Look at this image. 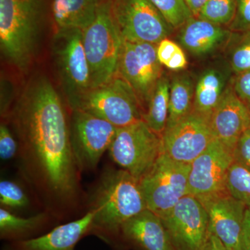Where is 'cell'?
<instances>
[{
	"label": "cell",
	"mask_w": 250,
	"mask_h": 250,
	"mask_svg": "<svg viewBox=\"0 0 250 250\" xmlns=\"http://www.w3.org/2000/svg\"><path fill=\"white\" fill-rule=\"evenodd\" d=\"M215 139L233 152L237 142L250 126V112L246 104L237 95L233 85L225 89L210 118Z\"/></svg>",
	"instance_id": "16"
},
{
	"label": "cell",
	"mask_w": 250,
	"mask_h": 250,
	"mask_svg": "<svg viewBox=\"0 0 250 250\" xmlns=\"http://www.w3.org/2000/svg\"><path fill=\"white\" fill-rule=\"evenodd\" d=\"M207 210L210 231L229 250H241V236L247 208L228 190L197 198Z\"/></svg>",
	"instance_id": "15"
},
{
	"label": "cell",
	"mask_w": 250,
	"mask_h": 250,
	"mask_svg": "<svg viewBox=\"0 0 250 250\" xmlns=\"http://www.w3.org/2000/svg\"><path fill=\"white\" fill-rule=\"evenodd\" d=\"M170 86V82L163 75L156 83L143 115V120L148 126L161 136L165 131L168 117Z\"/></svg>",
	"instance_id": "24"
},
{
	"label": "cell",
	"mask_w": 250,
	"mask_h": 250,
	"mask_svg": "<svg viewBox=\"0 0 250 250\" xmlns=\"http://www.w3.org/2000/svg\"><path fill=\"white\" fill-rule=\"evenodd\" d=\"M193 17L197 18L199 13L208 0H184Z\"/></svg>",
	"instance_id": "36"
},
{
	"label": "cell",
	"mask_w": 250,
	"mask_h": 250,
	"mask_svg": "<svg viewBox=\"0 0 250 250\" xmlns=\"http://www.w3.org/2000/svg\"><path fill=\"white\" fill-rule=\"evenodd\" d=\"M233 163V152L218 139H213L190 164L189 195L200 198L228 190L227 177Z\"/></svg>",
	"instance_id": "14"
},
{
	"label": "cell",
	"mask_w": 250,
	"mask_h": 250,
	"mask_svg": "<svg viewBox=\"0 0 250 250\" xmlns=\"http://www.w3.org/2000/svg\"><path fill=\"white\" fill-rule=\"evenodd\" d=\"M108 151L113 162L139 181L162 154V139L142 120L118 128Z\"/></svg>",
	"instance_id": "7"
},
{
	"label": "cell",
	"mask_w": 250,
	"mask_h": 250,
	"mask_svg": "<svg viewBox=\"0 0 250 250\" xmlns=\"http://www.w3.org/2000/svg\"><path fill=\"white\" fill-rule=\"evenodd\" d=\"M0 205L10 210L23 209L29 207V199L20 184L2 179L0 182Z\"/></svg>",
	"instance_id": "28"
},
{
	"label": "cell",
	"mask_w": 250,
	"mask_h": 250,
	"mask_svg": "<svg viewBox=\"0 0 250 250\" xmlns=\"http://www.w3.org/2000/svg\"><path fill=\"white\" fill-rule=\"evenodd\" d=\"M123 244L139 250H176L161 219L148 208L122 227L119 248Z\"/></svg>",
	"instance_id": "18"
},
{
	"label": "cell",
	"mask_w": 250,
	"mask_h": 250,
	"mask_svg": "<svg viewBox=\"0 0 250 250\" xmlns=\"http://www.w3.org/2000/svg\"><path fill=\"white\" fill-rule=\"evenodd\" d=\"M195 88L191 79L187 75L174 77L170 83L168 117L166 129L173 126L193 110Z\"/></svg>",
	"instance_id": "23"
},
{
	"label": "cell",
	"mask_w": 250,
	"mask_h": 250,
	"mask_svg": "<svg viewBox=\"0 0 250 250\" xmlns=\"http://www.w3.org/2000/svg\"><path fill=\"white\" fill-rule=\"evenodd\" d=\"M205 250H229L221 241L218 239V237L215 236L213 233L210 232L209 238L207 242Z\"/></svg>",
	"instance_id": "37"
},
{
	"label": "cell",
	"mask_w": 250,
	"mask_h": 250,
	"mask_svg": "<svg viewBox=\"0 0 250 250\" xmlns=\"http://www.w3.org/2000/svg\"><path fill=\"white\" fill-rule=\"evenodd\" d=\"M249 109H250V108H249Z\"/></svg>",
	"instance_id": "38"
},
{
	"label": "cell",
	"mask_w": 250,
	"mask_h": 250,
	"mask_svg": "<svg viewBox=\"0 0 250 250\" xmlns=\"http://www.w3.org/2000/svg\"><path fill=\"white\" fill-rule=\"evenodd\" d=\"M241 250H250V208L247 207L241 236Z\"/></svg>",
	"instance_id": "35"
},
{
	"label": "cell",
	"mask_w": 250,
	"mask_h": 250,
	"mask_svg": "<svg viewBox=\"0 0 250 250\" xmlns=\"http://www.w3.org/2000/svg\"><path fill=\"white\" fill-rule=\"evenodd\" d=\"M99 3L98 0H54L52 15L56 31L84 30L95 21Z\"/></svg>",
	"instance_id": "21"
},
{
	"label": "cell",
	"mask_w": 250,
	"mask_h": 250,
	"mask_svg": "<svg viewBox=\"0 0 250 250\" xmlns=\"http://www.w3.org/2000/svg\"><path fill=\"white\" fill-rule=\"evenodd\" d=\"M76 109L103 118L117 128L143 120V108L136 92L118 73L106 83L90 89Z\"/></svg>",
	"instance_id": "6"
},
{
	"label": "cell",
	"mask_w": 250,
	"mask_h": 250,
	"mask_svg": "<svg viewBox=\"0 0 250 250\" xmlns=\"http://www.w3.org/2000/svg\"><path fill=\"white\" fill-rule=\"evenodd\" d=\"M225 77L219 70H207L199 79L195 88L193 110L209 120L223 98Z\"/></svg>",
	"instance_id": "22"
},
{
	"label": "cell",
	"mask_w": 250,
	"mask_h": 250,
	"mask_svg": "<svg viewBox=\"0 0 250 250\" xmlns=\"http://www.w3.org/2000/svg\"><path fill=\"white\" fill-rule=\"evenodd\" d=\"M226 187L229 192L250 208V172L233 162L229 170Z\"/></svg>",
	"instance_id": "26"
},
{
	"label": "cell",
	"mask_w": 250,
	"mask_h": 250,
	"mask_svg": "<svg viewBox=\"0 0 250 250\" xmlns=\"http://www.w3.org/2000/svg\"><path fill=\"white\" fill-rule=\"evenodd\" d=\"M161 139L163 152L179 162L191 164L215 137L209 120L192 110L173 126L166 129Z\"/></svg>",
	"instance_id": "13"
},
{
	"label": "cell",
	"mask_w": 250,
	"mask_h": 250,
	"mask_svg": "<svg viewBox=\"0 0 250 250\" xmlns=\"http://www.w3.org/2000/svg\"><path fill=\"white\" fill-rule=\"evenodd\" d=\"M233 156V162L250 172V126L237 142Z\"/></svg>",
	"instance_id": "32"
},
{
	"label": "cell",
	"mask_w": 250,
	"mask_h": 250,
	"mask_svg": "<svg viewBox=\"0 0 250 250\" xmlns=\"http://www.w3.org/2000/svg\"><path fill=\"white\" fill-rule=\"evenodd\" d=\"M118 129L109 122L88 112L72 110L70 142L81 172L98 167L102 156L111 147Z\"/></svg>",
	"instance_id": "10"
},
{
	"label": "cell",
	"mask_w": 250,
	"mask_h": 250,
	"mask_svg": "<svg viewBox=\"0 0 250 250\" xmlns=\"http://www.w3.org/2000/svg\"><path fill=\"white\" fill-rule=\"evenodd\" d=\"M156 54L161 65L170 70H182L187 65V57L183 49L170 39H164L158 44Z\"/></svg>",
	"instance_id": "29"
},
{
	"label": "cell",
	"mask_w": 250,
	"mask_h": 250,
	"mask_svg": "<svg viewBox=\"0 0 250 250\" xmlns=\"http://www.w3.org/2000/svg\"><path fill=\"white\" fill-rule=\"evenodd\" d=\"M111 13L123 41L158 45L173 30L150 0H111Z\"/></svg>",
	"instance_id": "9"
},
{
	"label": "cell",
	"mask_w": 250,
	"mask_h": 250,
	"mask_svg": "<svg viewBox=\"0 0 250 250\" xmlns=\"http://www.w3.org/2000/svg\"><path fill=\"white\" fill-rule=\"evenodd\" d=\"M19 150L18 143L9 128L4 123L0 125V158L2 161L11 160Z\"/></svg>",
	"instance_id": "31"
},
{
	"label": "cell",
	"mask_w": 250,
	"mask_h": 250,
	"mask_svg": "<svg viewBox=\"0 0 250 250\" xmlns=\"http://www.w3.org/2000/svg\"><path fill=\"white\" fill-rule=\"evenodd\" d=\"M231 65L238 75L250 70V31L244 32L233 49Z\"/></svg>",
	"instance_id": "30"
},
{
	"label": "cell",
	"mask_w": 250,
	"mask_h": 250,
	"mask_svg": "<svg viewBox=\"0 0 250 250\" xmlns=\"http://www.w3.org/2000/svg\"><path fill=\"white\" fill-rule=\"evenodd\" d=\"M156 44L123 41L118 72L134 88L143 109L147 107L162 75Z\"/></svg>",
	"instance_id": "12"
},
{
	"label": "cell",
	"mask_w": 250,
	"mask_h": 250,
	"mask_svg": "<svg viewBox=\"0 0 250 250\" xmlns=\"http://www.w3.org/2000/svg\"><path fill=\"white\" fill-rule=\"evenodd\" d=\"M94 213L61 224L41 236L25 241L5 242L1 250H76L77 244L90 235Z\"/></svg>",
	"instance_id": "17"
},
{
	"label": "cell",
	"mask_w": 250,
	"mask_h": 250,
	"mask_svg": "<svg viewBox=\"0 0 250 250\" xmlns=\"http://www.w3.org/2000/svg\"><path fill=\"white\" fill-rule=\"evenodd\" d=\"M159 218L176 250H205L210 232L209 220L196 197L187 195Z\"/></svg>",
	"instance_id": "11"
},
{
	"label": "cell",
	"mask_w": 250,
	"mask_h": 250,
	"mask_svg": "<svg viewBox=\"0 0 250 250\" xmlns=\"http://www.w3.org/2000/svg\"><path fill=\"white\" fill-rule=\"evenodd\" d=\"M233 87L237 95L250 108V70L238 74Z\"/></svg>",
	"instance_id": "34"
},
{
	"label": "cell",
	"mask_w": 250,
	"mask_h": 250,
	"mask_svg": "<svg viewBox=\"0 0 250 250\" xmlns=\"http://www.w3.org/2000/svg\"><path fill=\"white\" fill-rule=\"evenodd\" d=\"M54 217L48 211L29 217L15 214L11 210L0 208V239L4 242L25 241L49 231Z\"/></svg>",
	"instance_id": "20"
},
{
	"label": "cell",
	"mask_w": 250,
	"mask_h": 250,
	"mask_svg": "<svg viewBox=\"0 0 250 250\" xmlns=\"http://www.w3.org/2000/svg\"><path fill=\"white\" fill-rule=\"evenodd\" d=\"M190 171V164L174 160L163 152L139 180L148 209L161 217L189 195Z\"/></svg>",
	"instance_id": "5"
},
{
	"label": "cell",
	"mask_w": 250,
	"mask_h": 250,
	"mask_svg": "<svg viewBox=\"0 0 250 250\" xmlns=\"http://www.w3.org/2000/svg\"><path fill=\"white\" fill-rule=\"evenodd\" d=\"M236 0H208L197 18L216 25L229 26L236 16Z\"/></svg>",
	"instance_id": "25"
},
{
	"label": "cell",
	"mask_w": 250,
	"mask_h": 250,
	"mask_svg": "<svg viewBox=\"0 0 250 250\" xmlns=\"http://www.w3.org/2000/svg\"><path fill=\"white\" fill-rule=\"evenodd\" d=\"M9 115L23 174L47 211L65 219L80 206L81 172L72 152L70 121L50 81L34 77Z\"/></svg>",
	"instance_id": "1"
},
{
	"label": "cell",
	"mask_w": 250,
	"mask_h": 250,
	"mask_svg": "<svg viewBox=\"0 0 250 250\" xmlns=\"http://www.w3.org/2000/svg\"><path fill=\"white\" fill-rule=\"evenodd\" d=\"M53 48L67 103L71 110L76 109L90 90V70L82 31L71 29L56 31Z\"/></svg>",
	"instance_id": "8"
},
{
	"label": "cell",
	"mask_w": 250,
	"mask_h": 250,
	"mask_svg": "<svg viewBox=\"0 0 250 250\" xmlns=\"http://www.w3.org/2000/svg\"><path fill=\"white\" fill-rule=\"evenodd\" d=\"M182 27L179 41L184 48L195 55L213 52L231 36V32L222 26L195 17L190 18Z\"/></svg>",
	"instance_id": "19"
},
{
	"label": "cell",
	"mask_w": 250,
	"mask_h": 250,
	"mask_svg": "<svg viewBox=\"0 0 250 250\" xmlns=\"http://www.w3.org/2000/svg\"><path fill=\"white\" fill-rule=\"evenodd\" d=\"M45 0H0L1 54L18 70L26 71L35 57Z\"/></svg>",
	"instance_id": "3"
},
{
	"label": "cell",
	"mask_w": 250,
	"mask_h": 250,
	"mask_svg": "<svg viewBox=\"0 0 250 250\" xmlns=\"http://www.w3.org/2000/svg\"><path fill=\"white\" fill-rule=\"evenodd\" d=\"M90 70V89L116 75L123 39L111 13V0H101L93 22L82 31Z\"/></svg>",
	"instance_id": "4"
},
{
	"label": "cell",
	"mask_w": 250,
	"mask_h": 250,
	"mask_svg": "<svg viewBox=\"0 0 250 250\" xmlns=\"http://www.w3.org/2000/svg\"><path fill=\"white\" fill-rule=\"evenodd\" d=\"M236 16L229 27L235 32L250 31V0H236Z\"/></svg>",
	"instance_id": "33"
},
{
	"label": "cell",
	"mask_w": 250,
	"mask_h": 250,
	"mask_svg": "<svg viewBox=\"0 0 250 250\" xmlns=\"http://www.w3.org/2000/svg\"><path fill=\"white\" fill-rule=\"evenodd\" d=\"M94 215L90 235L113 249L119 248L122 227L147 208L139 181L126 170L107 168L90 194Z\"/></svg>",
	"instance_id": "2"
},
{
	"label": "cell",
	"mask_w": 250,
	"mask_h": 250,
	"mask_svg": "<svg viewBox=\"0 0 250 250\" xmlns=\"http://www.w3.org/2000/svg\"><path fill=\"white\" fill-rule=\"evenodd\" d=\"M173 29L182 27L193 17L184 0H150Z\"/></svg>",
	"instance_id": "27"
}]
</instances>
